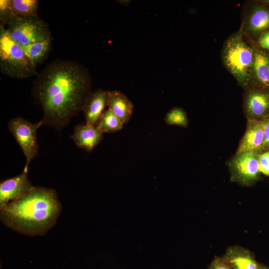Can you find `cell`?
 Segmentation results:
<instances>
[{
  "mask_svg": "<svg viewBox=\"0 0 269 269\" xmlns=\"http://www.w3.org/2000/svg\"><path fill=\"white\" fill-rule=\"evenodd\" d=\"M91 89V78L85 67L76 61L57 59L37 73L32 95L41 107L44 125L60 132L82 110Z\"/></svg>",
  "mask_w": 269,
  "mask_h": 269,
  "instance_id": "1",
  "label": "cell"
},
{
  "mask_svg": "<svg viewBox=\"0 0 269 269\" xmlns=\"http://www.w3.org/2000/svg\"><path fill=\"white\" fill-rule=\"evenodd\" d=\"M61 209L55 189L36 186L24 197L0 208V218L17 232L43 235L55 225Z\"/></svg>",
  "mask_w": 269,
  "mask_h": 269,
  "instance_id": "2",
  "label": "cell"
},
{
  "mask_svg": "<svg viewBox=\"0 0 269 269\" xmlns=\"http://www.w3.org/2000/svg\"><path fill=\"white\" fill-rule=\"evenodd\" d=\"M254 49L244 38L242 30L232 35L225 42L222 50L223 63L240 85L248 87Z\"/></svg>",
  "mask_w": 269,
  "mask_h": 269,
  "instance_id": "3",
  "label": "cell"
},
{
  "mask_svg": "<svg viewBox=\"0 0 269 269\" xmlns=\"http://www.w3.org/2000/svg\"><path fill=\"white\" fill-rule=\"evenodd\" d=\"M0 70L3 74L18 79L37 74L36 67L26 57L23 47L0 25Z\"/></svg>",
  "mask_w": 269,
  "mask_h": 269,
  "instance_id": "4",
  "label": "cell"
},
{
  "mask_svg": "<svg viewBox=\"0 0 269 269\" xmlns=\"http://www.w3.org/2000/svg\"><path fill=\"white\" fill-rule=\"evenodd\" d=\"M5 29L11 37L22 46L51 38L47 23L38 16L15 15Z\"/></svg>",
  "mask_w": 269,
  "mask_h": 269,
  "instance_id": "5",
  "label": "cell"
},
{
  "mask_svg": "<svg viewBox=\"0 0 269 269\" xmlns=\"http://www.w3.org/2000/svg\"><path fill=\"white\" fill-rule=\"evenodd\" d=\"M262 152L253 150L236 154L227 162L232 182L250 187L261 178L259 156Z\"/></svg>",
  "mask_w": 269,
  "mask_h": 269,
  "instance_id": "6",
  "label": "cell"
},
{
  "mask_svg": "<svg viewBox=\"0 0 269 269\" xmlns=\"http://www.w3.org/2000/svg\"><path fill=\"white\" fill-rule=\"evenodd\" d=\"M43 125L41 120L32 123L20 117L12 119L8 123L9 131L26 157V164L23 170L27 171L31 160L38 154L39 146L36 140V133Z\"/></svg>",
  "mask_w": 269,
  "mask_h": 269,
  "instance_id": "7",
  "label": "cell"
},
{
  "mask_svg": "<svg viewBox=\"0 0 269 269\" xmlns=\"http://www.w3.org/2000/svg\"><path fill=\"white\" fill-rule=\"evenodd\" d=\"M243 108L247 121H262L269 116V91L258 88L247 89Z\"/></svg>",
  "mask_w": 269,
  "mask_h": 269,
  "instance_id": "8",
  "label": "cell"
},
{
  "mask_svg": "<svg viewBox=\"0 0 269 269\" xmlns=\"http://www.w3.org/2000/svg\"><path fill=\"white\" fill-rule=\"evenodd\" d=\"M27 172L23 170L19 175L0 182V208L21 198L34 188L28 179Z\"/></svg>",
  "mask_w": 269,
  "mask_h": 269,
  "instance_id": "9",
  "label": "cell"
},
{
  "mask_svg": "<svg viewBox=\"0 0 269 269\" xmlns=\"http://www.w3.org/2000/svg\"><path fill=\"white\" fill-rule=\"evenodd\" d=\"M223 257L233 269H269L257 262L250 250L239 245L228 247Z\"/></svg>",
  "mask_w": 269,
  "mask_h": 269,
  "instance_id": "10",
  "label": "cell"
},
{
  "mask_svg": "<svg viewBox=\"0 0 269 269\" xmlns=\"http://www.w3.org/2000/svg\"><path fill=\"white\" fill-rule=\"evenodd\" d=\"M264 142L262 121H247L245 132L240 141L236 154L253 150L262 152Z\"/></svg>",
  "mask_w": 269,
  "mask_h": 269,
  "instance_id": "11",
  "label": "cell"
},
{
  "mask_svg": "<svg viewBox=\"0 0 269 269\" xmlns=\"http://www.w3.org/2000/svg\"><path fill=\"white\" fill-rule=\"evenodd\" d=\"M108 99L109 91L97 89L91 92L82 109L87 124L95 126L105 108L108 107Z\"/></svg>",
  "mask_w": 269,
  "mask_h": 269,
  "instance_id": "12",
  "label": "cell"
},
{
  "mask_svg": "<svg viewBox=\"0 0 269 269\" xmlns=\"http://www.w3.org/2000/svg\"><path fill=\"white\" fill-rule=\"evenodd\" d=\"M251 79L257 85V88L269 91V53L262 50L254 49L250 81Z\"/></svg>",
  "mask_w": 269,
  "mask_h": 269,
  "instance_id": "13",
  "label": "cell"
},
{
  "mask_svg": "<svg viewBox=\"0 0 269 269\" xmlns=\"http://www.w3.org/2000/svg\"><path fill=\"white\" fill-rule=\"evenodd\" d=\"M103 134L95 126L78 124L70 137L78 147L91 152L103 139Z\"/></svg>",
  "mask_w": 269,
  "mask_h": 269,
  "instance_id": "14",
  "label": "cell"
},
{
  "mask_svg": "<svg viewBox=\"0 0 269 269\" xmlns=\"http://www.w3.org/2000/svg\"><path fill=\"white\" fill-rule=\"evenodd\" d=\"M244 30L252 35H257L269 29V8L263 6H254L247 15Z\"/></svg>",
  "mask_w": 269,
  "mask_h": 269,
  "instance_id": "15",
  "label": "cell"
},
{
  "mask_svg": "<svg viewBox=\"0 0 269 269\" xmlns=\"http://www.w3.org/2000/svg\"><path fill=\"white\" fill-rule=\"evenodd\" d=\"M108 107L125 125L132 117L134 105L123 93L113 90L109 91Z\"/></svg>",
  "mask_w": 269,
  "mask_h": 269,
  "instance_id": "16",
  "label": "cell"
},
{
  "mask_svg": "<svg viewBox=\"0 0 269 269\" xmlns=\"http://www.w3.org/2000/svg\"><path fill=\"white\" fill-rule=\"evenodd\" d=\"M51 38L22 46L24 52L33 66L36 67L46 58L50 51Z\"/></svg>",
  "mask_w": 269,
  "mask_h": 269,
  "instance_id": "17",
  "label": "cell"
},
{
  "mask_svg": "<svg viewBox=\"0 0 269 269\" xmlns=\"http://www.w3.org/2000/svg\"><path fill=\"white\" fill-rule=\"evenodd\" d=\"M123 126L121 120L108 109L102 114L95 126L103 133H112L122 130Z\"/></svg>",
  "mask_w": 269,
  "mask_h": 269,
  "instance_id": "18",
  "label": "cell"
},
{
  "mask_svg": "<svg viewBox=\"0 0 269 269\" xmlns=\"http://www.w3.org/2000/svg\"><path fill=\"white\" fill-rule=\"evenodd\" d=\"M14 14L20 16H37L38 0H10Z\"/></svg>",
  "mask_w": 269,
  "mask_h": 269,
  "instance_id": "19",
  "label": "cell"
},
{
  "mask_svg": "<svg viewBox=\"0 0 269 269\" xmlns=\"http://www.w3.org/2000/svg\"><path fill=\"white\" fill-rule=\"evenodd\" d=\"M165 123L171 126H177L182 128H187L189 121L185 111L180 107H173L166 114Z\"/></svg>",
  "mask_w": 269,
  "mask_h": 269,
  "instance_id": "20",
  "label": "cell"
},
{
  "mask_svg": "<svg viewBox=\"0 0 269 269\" xmlns=\"http://www.w3.org/2000/svg\"><path fill=\"white\" fill-rule=\"evenodd\" d=\"M15 15L11 6L10 0H0V25L4 27L7 25L10 19Z\"/></svg>",
  "mask_w": 269,
  "mask_h": 269,
  "instance_id": "21",
  "label": "cell"
},
{
  "mask_svg": "<svg viewBox=\"0 0 269 269\" xmlns=\"http://www.w3.org/2000/svg\"><path fill=\"white\" fill-rule=\"evenodd\" d=\"M259 163L261 173L269 176V150L263 151L259 154Z\"/></svg>",
  "mask_w": 269,
  "mask_h": 269,
  "instance_id": "22",
  "label": "cell"
},
{
  "mask_svg": "<svg viewBox=\"0 0 269 269\" xmlns=\"http://www.w3.org/2000/svg\"><path fill=\"white\" fill-rule=\"evenodd\" d=\"M208 269H233L223 257L216 256L208 266Z\"/></svg>",
  "mask_w": 269,
  "mask_h": 269,
  "instance_id": "23",
  "label": "cell"
},
{
  "mask_svg": "<svg viewBox=\"0 0 269 269\" xmlns=\"http://www.w3.org/2000/svg\"><path fill=\"white\" fill-rule=\"evenodd\" d=\"M264 128V142L262 152L269 150V116L262 120Z\"/></svg>",
  "mask_w": 269,
  "mask_h": 269,
  "instance_id": "24",
  "label": "cell"
},
{
  "mask_svg": "<svg viewBox=\"0 0 269 269\" xmlns=\"http://www.w3.org/2000/svg\"><path fill=\"white\" fill-rule=\"evenodd\" d=\"M259 43L262 48L269 50V31L264 32L260 36Z\"/></svg>",
  "mask_w": 269,
  "mask_h": 269,
  "instance_id": "25",
  "label": "cell"
},
{
  "mask_svg": "<svg viewBox=\"0 0 269 269\" xmlns=\"http://www.w3.org/2000/svg\"><path fill=\"white\" fill-rule=\"evenodd\" d=\"M265 2L269 5V0H266Z\"/></svg>",
  "mask_w": 269,
  "mask_h": 269,
  "instance_id": "26",
  "label": "cell"
}]
</instances>
